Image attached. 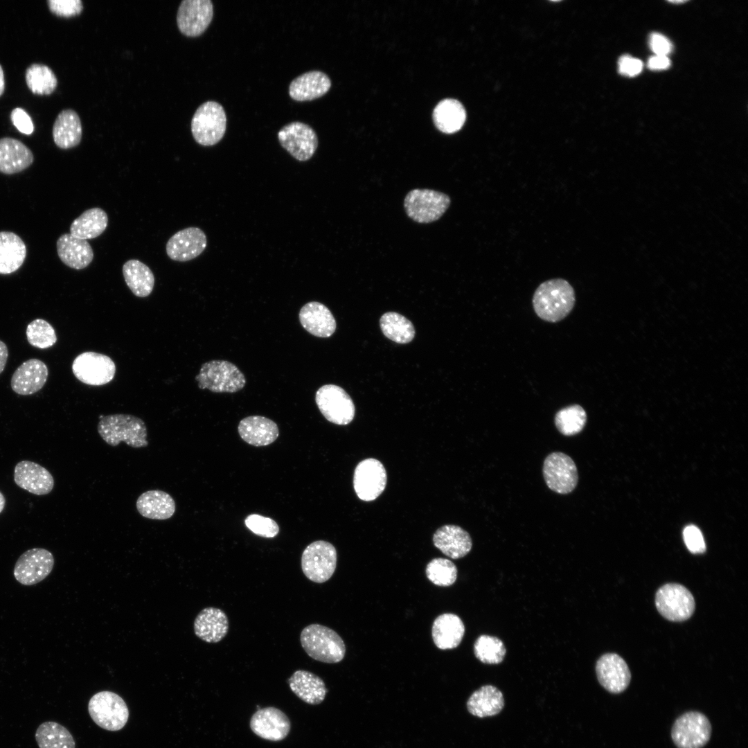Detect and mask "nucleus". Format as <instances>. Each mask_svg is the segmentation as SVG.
<instances>
[{
    "instance_id": "obj_14",
    "label": "nucleus",
    "mask_w": 748,
    "mask_h": 748,
    "mask_svg": "<svg viewBox=\"0 0 748 748\" xmlns=\"http://www.w3.org/2000/svg\"><path fill=\"white\" fill-rule=\"evenodd\" d=\"M278 139L280 145L299 161L310 159L318 147L315 131L299 121L283 126L278 132Z\"/></svg>"
},
{
    "instance_id": "obj_51",
    "label": "nucleus",
    "mask_w": 748,
    "mask_h": 748,
    "mask_svg": "<svg viewBox=\"0 0 748 748\" xmlns=\"http://www.w3.org/2000/svg\"><path fill=\"white\" fill-rule=\"evenodd\" d=\"M650 47L656 55L667 56L671 50V42L660 33H652L650 37Z\"/></svg>"
},
{
    "instance_id": "obj_33",
    "label": "nucleus",
    "mask_w": 748,
    "mask_h": 748,
    "mask_svg": "<svg viewBox=\"0 0 748 748\" xmlns=\"http://www.w3.org/2000/svg\"><path fill=\"white\" fill-rule=\"evenodd\" d=\"M136 506L143 517L157 520L172 517L176 510L173 498L168 493L159 490L142 493L138 497Z\"/></svg>"
},
{
    "instance_id": "obj_36",
    "label": "nucleus",
    "mask_w": 748,
    "mask_h": 748,
    "mask_svg": "<svg viewBox=\"0 0 748 748\" xmlns=\"http://www.w3.org/2000/svg\"><path fill=\"white\" fill-rule=\"evenodd\" d=\"M466 119L463 105L458 100L446 98L440 101L433 112L436 127L442 132L452 134L461 129Z\"/></svg>"
},
{
    "instance_id": "obj_32",
    "label": "nucleus",
    "mask_w": 748,
    "mask_h": 748,
    "mask_svg": "<svg viewBox=\"0 0 748 748\" xmlns=\"http://www.w3.org/2000/svg\"><path fill=\"white\" fill-rule=\"evenodd\" d=\"M80 118L73 109L61 111L55 120L52 135L55 145L63 150L78 145L82 139Z\"/></svg>"
},
{
    "instance_id": "obj_21",
    "label": "nucleus",
    "mask_w": 748,
    "mask_h": 748,
    "mask_svg": "<svg viewBox=\"0 0 748 748\" xmlns=\"http://www.w3.org/2000/svg\"><path fill=\"white\" fill-rule=\"evenodd\" d=\"M14 481L21 488L36 495L50 493L54 479L50 472L33 461L24 460L15 467Z\"/></svg>"
},
{
    "instance_id": "obj_22",
    "label": "nucleus",
    "mask_w": 748,
    "mask_h": 748,
    "mask_svg": "<svg viewBox=\"0 0 748 748\" xmlns=\"http://www.w3.org/2000/svg\"><path fill=\"white\" fill-rule=\"evenodd\" d=\"M48 375L46 365L38 359H30L22 363L14 372L10 386L19 395L35 393L44 386Z\"/></svg>"
},
{
    "instance_id": "obj_3",
    "label": "nucleus",
    "mask_w": 748,
    "mask_h": 748,
    "mask_svg": "<svg viewBox=\"0 0 748 748\" xmlns=\"http://www.w3.org/2000/svg\"><path fill=\"white\" fill-rule=\"evenodd\" d=\"M300 641L305 652L314 660L335 664L340 662L346 653V645L333 630L320 624L305 627L300 634Z\"/></svg>"
},
{
    "instance_id": "obj_23",
    "label": "nucleus",
    "mask_w": 748,
    "mask_h": 748,
    "mask_svg": "<svg viewBox=\"0 0 748 748\" xmlns=\"http://www.w3.org/2000/svg\"><path fill=\"white\" fill-rule=\"evenodd\" d=\"M434 545L452 559L465 556L472 549L470 534L461 527L447 524L438 528L433 535Z\"/></svg>"
},
{
    "instance_id": "obj_56",
    "label": "nucleus",
    "mask_w": 748,
    "mask_h": 748,
    "mask_svg": "<svg viewBox=\"0 0 748 748\" xmlns=\"http://www.w3.org/2000/svg\"><path fill=\"white\" fill-rule=\"evenodd\" d=\"M671 2L674 3H684L685 1H671Z\"/></svg>"
},
{
    "instance_id": "obj_10",
    "label": "nucleus",
    "mask_w": 748,
    "mask_h": 748,
    "mask_svg": "<svg viewBox=\"0 0 748 748\" xmlns=\"http://www.w3.org/2000/svg\"><path fill=\"white\" fill-rule=\"evenodd\" d=\"M315 401L320 412L330 422L346 425L355 417V407L351 398L339 386H322L316 392Z\"/></svg>"
},
{
    "instance_id": "obj_9",
    "label": "nucleus",
    "mask_w": 748,
    "mask_h": 748,
    "mask_svg": "<svg viewBox=\"0 0 748 748\" xmlns=\"http://www.w3.org/2000/svg\"><path fill=\"white\" fill-rule=\"evenodd\" d=\"M711 724L698 711H688L678 717L671 729V738L677 748H702L710 740Z\"/></svg>"
},
{
    "instance_id": "obj_55",
    "label": "nucleus",
    "mask_w": 748,
    "mask_h": 748,
    "mask_svg": "<svg viewBox=\"0 0 748 748\" xmlns=\"http://www.w3.org/2000/svg\"><path fill=\"white\" fill-rule=\"evenodd\" d=\"M6 505V498L4 495L0 492V513L3 511Z\"/></svg>"
},
{
    "instance_id": "obj_8",
    "label": "nucleus",
    "mask_w": 748,
    "mask_h": 748,
    "mask_svg": "<svg viewBox=\"0 0 748 748\" xmlns=\"http://www.w3.org/2000/svg\"><path fill=\"white\" fill-rule=\"evenodd\" d=\"M337 561L335 547L327 541L317 540L304 549L301 555V569L310 580L323 583L332 576Z\"/></svg>"
},
{
    "instance_id": "obj_52",
    "label": "nucleus",
    "mask_w": 748,
    "mask_h": 748,
    "mask_svg": "<svg viewBox=\"0 0 748 748\" xmlns=\"http://www.w3.org/2000/svg\"><path fill=\"white\" fill-rule=\"evenodd\" d=\"M670 60L667 56L654 55L648 60V66L652 70H664L669 67Z\"/></svg>"
},
{
    "instance_id": "obj_35",
    "label": "nucleus",
    "mask_w": 748,
    "mask_h": 748,
    "mask_svg": "<svg viewBox=\"0 0 748 748\" xmlns=\"http://www.w3.org/2000/svg\"><path fill=\"white\" fill-rule=\"evenodd\" d=\"M26 252V247L19 235L10 231H1L0 274H10L19 269Z\"/></svg>"
},
{
    "instance_id": "obj_49",
    "label": "nucleus",
    "mask_w": 748,
    "mask_h": 748,
    "mask_svg": "<svg viewBox=\"0 0 748 748\" xmlns=\"http://www.w3.org/2000/svg\"><path fill=\"white\" fill-rule=\"evenodd\" d=\"M10 119L15 127L22 134L30 135L35 130L29 114L22 108L16 107L10 113Z\"/></svg>"
},
{
    "instance_id": "obj_18",
    "label": "nucleus",
    "mask_w": 748,
    "mask_h": 748,
    "mask_svg": "<svg viewBox=\"0 0 748 748\" xmlns=\"http://www.w3.org/2000/svg\"><path fill=\"white\" fill-rule=\"evenodd\" d=\"M206 245L205 233L198 227L190 226L172 235L166 243V251L171 260L186 262L199 256Z\"/></svg>"
},
{
    "instance_id": "obj_46",
    "label": "nucleus",
    "mask_w": 748,
    "mask_h": 748,
    "mask_svg": "<svg viewBox=\"0 0 748 748\" xmlns=\"http://www.w3.org/2000/svg\"><path fill=\"white\" fill-rule=\"evenodd\" d=\"M244 524L252 533L262 537L272 538L279 532V526L274 519L258 514L248 515Z\"/></svg>"
},
{
    "instance_id": "obj_12",
    "label": "nucleus",
    "mask_w": 748,
    "mask_h": 748,
    "mask_svg": "<svg viewBox=\"0 0 748 748\" xmlns=\"http://www.w3.org/2000/svg\"><path fill=\"white\" fill-rule=\"evenodd\" d=\"M543 476L549 488L562 495L572 492L578 481L574 461L567 454L560 452H552L546 457Z\"/></svg>"
},
{
    "instance_id": "obj_6",
    "label": "nucleus",
    "mask_w": 748,
    "mask_h": 748,
    "mask_svg": "<svg viewBox=\"0 0 748 748\" xmlns=\"http://www.w3.org/2000/svg\"><path fill=\"white\" fill-rule=\"evenodd\" d=\"M88 711L98 726L110 731L123 729L129 718L125 700L116 693L108 691L98 692L91 697Z\"/></svg>"
},
{
    "instance_id": "obj_26",
    "label": "nucleus",
    "mask_w": 748,
    "mask_h": 748,
    "mask_svg": "<svg viewBox=\"0 0 748 748\" xmlns=\"http://www.w3.org/2000/svg\"><path fill=\"white\" fill-rule=\"evenodd\" d=\"M193 628L195 635L202 641L217 643L228 633V618L225 612L219 608L206 607L196 616Z\"/></svg>"
},
{
    "instance_id": "obj_13",
    "label": "nucleus",
    "mask_w": 748,
    "mask_h": 748,
    "mask_svg": "<svg viewBox=\"0 0 748 748\" xmlns=\"http://www.w3.org/2000/svg\"><path fill=\"white\" fill-rule=\"evenodd\" d=\"M75 377L84 384L101 386L111 382L116 373V365L108 356L96 352L78 355L72 364Z\"/></svg>"
},
{
    "instance_id": "obj_5",
    "label": "nucleus",
    "mask_w": 748,
    "mask_h": 748,
    "mask_svg": "<svg viewBox=\"0 0 748 748\" xmlns=\"http://www.w3.org/2000/svg\"><path fill=\"white\" fill-rule=\"evenodd\" d=\"M226 129L224 107L217 102L206 101L195 111L191 121L195 141L203 146H212L223 138Z\"/></svg>"
},
{
    "instance_id": "obj_2",
    "label": "nucleus",
    "mask_w": 748,
    "mask_h": 748,
    "mask_svg": "<svg viewBox=\"0 0 748 748\" xmlns=\"http://www.w3.org/2000/svg\"><path fill=\"white\" fill-rule=\"evenodd\" d=\"M98 432L103 440L111 446H117L121 442L134 448L145 447L148 445L144 421L130 414L100 416Z\"/></svg>"
},
{
    "instance_id": "obj_34",
    "label": "nucleus",
    "mask_w": 748,
    "mask_h": 748,
    "mask_svg": "<svg viewBox=\"0 0 748 748\" xmlns=\"http://www.w3.org/2000/svg\"><path fill=\"white\" fill-rule=\"evenodd\" d=\"M504 706L502 693L497 687L485 685L475 691L467 701V709L478 718L493 716Z\"/></svg>"
},
{
    "instance_id": "obj_30",
    "label": "nucleus",
    "mask_w": 748,
    "mask_h": 748,
    "mask_svg": "<svg viewBox=\"0 0 748 748\" xmlns=\"http://www.w3.org/2000/svg\"><path fill=\"white\" fill-rule=\"evenodd\" d=\"M465 630L464 623L459 616L452 613H445L435 618L431 627V636L438 648L449 650L459 645Z\"/></svg>"
},
{
    "instance_id": "obj_53",
    "label": "nucleus",
    "mask_w": 748,
    "mask_h": 748,
    "mask_svg": "<svg viewBox=\"0 0 748 748\" xmlns=\"http://www.w3.org/2000/svg\"><path fill=\"white\" fill-rule=\"evenodd\" d=\"M8 356V350L6 344L0 340V374L5 368Z\"/></svg>"
},
{
    "instance_id": "obj_11",
    "label": "nucleus",
    "mask_w": 748,
    "mask_h": 748,
    "mask_svg": "<svg viewBox=\"0 0 748 748\" xmlns=\"http://www.w3.org/2000/svg\"><path fill=\"white\" fill-rule=\"evenodd\" d=\"M658 612L671 621H683L693 614L695 603L691 591L684 586L668 583L661 586L655 596Z\"/></svg>"
},
{
    "instance_id": "obj_17",
    "label": "nucleus",
    "mask_w": 748,
    "mask_h": 748,
    "mask_svg": "<svg viewBox=\"0 0 748 748\" xmlns=\"http://www.w3.org/2000/svg\"><path fill=\"white\" fill-rule=\"evenodd\" d=\"M213 16V5L210 0H184L177 14L179 31L188 37L201 35L210 25Z\"/></svg>"
},
{
    "instance_id": "obj_38",
    "label": "nucleus",
    "mask_w": 748,
    "mask_h": 748,
    "mask_svg": "<svg viewBox=\"0 0 748 748\" xmlns=\"http://www.w3.org/2000/svg\"><path fill=\"white\" fill-rule=\"evenodd\" d=\"M108 216L106 212L98 207L84 211L75 218L70 226V233L78 238L93 239L100 235L106 229Z\"/></svg>"
},
{
    "instance_id": "obj_47",
    "label": "nucleus",
    "mask_w": 748,
    "mask_h": 748,
    "mask_svg": "<svg viewBox=\"0 0 748 748\" xmlns=\"http://www.w3.org/2000/svg\"><path fill=\"white\" fill-rule=\"evenodd\" d=\"M51 12L62 17H71L80 14L83 10L81 0H48Z\"/></svg>"
},
{
    "instance_id": "obj_39",
    "label": "nucleus",
    "mask_w": 748,
    "mask_h": 748,
    "mask_svg": "<svg viewBox=\"0 0 748 748\" xmlns=\"http://www.w3.org/2000/svg\"><path fill=\"white\" fill-rule=\"evenodd\" d=\"M35 740L39 748H75L70 731L53 721L44 722L37 727Z\"/></svg>"
},
{
    "instance_id": "obj_31",
    "label": "nucleus",
    "mask_w": 748,
    "mask_h": 748,
    "mask_svg": "<svg viewBox=\"0 0 748 748\" xmlns=\"http://www.w3.org/2000/svg\"><path fill=\"white\" fill-rule=\"evenodd\" d=\"M287 682L292 691L299 699L312 705L321 703L327 693L323 679L308 670H296Z\"/></svg>"
},
{
    "instance_id": "obj_41",
    "label": "nucleus",
    "mask_w": 748,
    "mask_h": 748,
    "mask_svg": "<svg viewBox=\"0 0 748 748\" xmlns=\"http://www.w3.org/2000/svg\"><path fill=\"white\" fill-rule=\"evenodd\" d=\"M25 80L30 91L39 96L51 95L57 85L55 74L44 64L33 63L28 66L25 73Z\"/></svg>"
},
{
    "instance_id": "obj_7",
    "label": "nucleus",
    "mask_w": 748,
    "mask_h": 748,
    "mask_svg": "<svg viewBox=\"0 0 748 748\" xmlns=\"http://www.w3.org/2000/svg\"><path fill=\"white\" fill-rule=\"evenodd\" d=\"M451 200L445 193L430 189H413L404 200V207L409 217L418 223H431L438 220L449 208Z\"/></svg>"
},
{
    "instance_id": "obj_29",
    "label": "nucleus",
    "mask_w": 748,
    "mask_h": 748,
    "mask_svg": "<svg viewBox=\"0 0 748 748\" xmlns=\"http://www.w3.org/2000/svg\"><path fill=\"white\" fill-rule=\"evenodd\" d=\"M31 150L21 141L11 137L0 139V172L12 175L28 168L33 162Z\"/></svg>"
},
{
    "instance_id": "obj_15",
    "label": "nucleus",
    "mask_w": 748,
    "mask_h": 748,
    "mask_svg": "<svg viewBox=\"0 0 748 748\" xmlns=\"http://www.w3.org/2000/svg\"><path fill=\"white\" fill-rule=\"evenodd\" d=\"M55 560L53 554L43 548H33L17 560L13 574L20 584L30 586L44 580L51 572Z\"/></svg>"
},
{
    "instance_id": "obj_45",
    "label": "nucleus",
    "mask_w": 748,
    "mask_h": 748,
    "mask_svg": "<svg viewBox=\"0 0 748 748\" xmlns=\"http://www.w3.org/2000/svg\"><path fill=\"white\" fill-rule=\"evenodd\" d=\"M26 334L28 343L40 349L48 348L57 341L55 329L48 321L42 319L32 321L27 326Z\"/></svg>"
},
{
    "instance_id": "obj_1",
    "label": "nucleus",
    "mask_w": 748,
    "mask_h": 748,
    "mask_svg": "<svg viewBox=\"0 0 748 748\" xmlns=\"http://www.w3.org/2000/svg\"><path fill=\"white\" fill-rule=\"evenodd\" d=\"M533 307L542 320L555 323L564 319L576 303L575 291L563 278H552L542 283L535 290Z\"/></svg>"
},
{
    "instance_id": "obj_25",
    "label": "nucleus",
    "mask_w": 748,
    "mask_h": 748,
    "mask_svg": "<svg viewBox=\"0 0 748 748\" xmlns=\"http://www.w3.org/2000/svg\"><path fill=\"white\" fill-rule=\"evenodd\" d=\"M57 255L61 261L72 269H83L92 262L94 256L90 244L71 233L62 234L56 242Z\"/></svg>"
},
{
    "instance_id": "obj_28",
    "label": "nucleus",
    "mask_w": 748,
    "mask_h": 748,
    "mask_svg": "<svg viewBox=\"0 0 748 748\" xmlns=\"http://www.w3.org/2000/svg\"><path fill=\"white\" fill-rule=\"evenodd\" d=\"M331 87V80L323 72L311 71L294 78L289 86V95L296 101H309L325 95Z\"/></svg>"
},
{
    "instance_id": "obj_19",
    "label": "nucleus",
    "mask_w": 748,
    "mask_h": 748,
    "mask_svg": "<svg viewBox=\"0 0 748 748\" xmlns=\"http://www.w3.org/2000/svg\"><path fill=\"white\" fill-rule=\"evenodd\" d=\"M596 673L600 684L612 693L624 691L631 680L628 666L615 653L602 655L596 662Z\"/></svg>"
},
{
    "instance_id": "obj_50",
    "label": "nucleus",
    "mask_w": 748,
    "mask_h": 748,
    "mask_svg": "<svg viewBox=\"0 0 748 748\" xmlns=\"http://www.w3.org/2000/svg\"><path fill=\"white\" fill-rule=\"evenodd\" d=\"M642 68L643 64L639 59L629 55H623L619 59L618 71L623 75L635 76L641 73Z\"/></svg>"
},
{
    "instance_id": "obj_16",
    "label": "nucleus",
    "mask_w": 748,
    "mask_h": 748,
    "mask_svg": "<svg viewBox=\"0 0 748 748\" xmlns=\"http://www.w3.org/2000/svg\"><path fill=\"white\" fill-rule=\"evenodd\" d=\"M386 481V469L377 459H364L355 469L354 490L362 501H371L377 499L384 490Z\"/></svg>"
},
{
    "instance_id": "obj_43",
    "label": "nucleus",
    "mask_w": 748,
    "mask_h": 748,
    "mask_svg": "<svg viewBox=\"0 0 748 748\" xmlns=\"http://www.w3.org/2000/svg\"><path fill=\"white\" fill-rule=\"evenodd\" d=\"M474 652L475 657L483 664H498L504 660L506 650L500 639L482 634L475 641Z\"/></svg>"
},
{
    "instance_id": "obj_42",
    "label": "nucleus",
    "mask_w": 748,
    "mask_h": 748,
    "mask_svg": "<svg viewBox=\"0 0 748 748\" xmlns=\"http://www.w3.org/2000/svg\"><path fill=\"white\" fill-rule=\"evenodd\" d=\"M554 420L562 434L573 436L580 433L585 426L587 413L580 405L573 404L559 410L555 413Z\"/></svg>"
},
{
    "instance_id": "obj_27",
    "label": "nucleus",
    "mask_w": 748,
    "mask_h": 748,
    "mask_svg": "<svg viewBox=\"0 0 748 748\" xmlns=\"http://www.w3.org/2000/svg\"><path fill=\"white\" fill-rule=\"evenodd\" d=\"M238 431L244 441L256 447L268 445L279 435L276 423L261 416H251L242 419Z\"/></svg>"
},
{
    "instance_id": "obj_54",
    "label": "nucleus",
    "mask_w": 748,
    "mask_h": 748,
    "mask_svg": "<svg viewBox=\"0 0 748 748\" xmlns=\"http://www.w3.org/2000/svg\"><path fill=\"white\" fill-rule=\"evenodd\" d=\"M6 89V80L3 69L0 64V96L3 95Z\"/></svg>"
},
{
    "instance_id": "obj_20",
    "label": "nucleus",
    "mask_w": 748,
    "mask_h": 748,
    "mask_svg": "<svg viewBox=\"0 0 748 748\" xmlns=\"http://www.w3.org/2000/svg\"><path fill=\"white\" fill-rule=\"evenodd\" d=\"M249 725L256 735L274 742L285 739L291 728L285 713L272 706L258 709L251 718Z\"/></svg>"
},
{
    "instance_id": "obj_37",
    "label": "nucleus",
    "mask_w": 748,
    "mask_h": 748,
    "mask_svg": "<svg viewBox=\"0 0 748 748\" xmlns=\"http://www.w3.org/2000/svg\"><path fill=\"white\" fill-rule=\"evenodd\" d=\"M126 285L138 297L149 296L154 288V276L148 266L136 259L126 261L122 268Z\"/></svg>"
},
{
    "instance_id": "obj_44",
    "label": "nucleus",
    "mask_w": 748,
    "mask_h": 748,
    "mask_svg": "<svg viewBox=\"0 0 748 748\" xmlns=\"http://www.w3.org/2000/svg\"><path fill=\"white\" fill-rule=\"evenodd\" d=\"M426 576L434 585L448 587L457 578V568L449 560L442 558L432 559L426 567Z\"/></svg>"
},
{
    "instance_id": "obj_40",
    "label": "nucleus",
    "mask_w": 748,
    "mask_h": 748,
    "mask_svg": "<svg viewBox=\"0 0 748 748\" xmlns=\"http://www.w3.org/2000/svg\"><path fill=\"white\" fill-rule=\"evenodd\" d=\"M380 325L383 334L398 344H407L414 338L413 323L399 313H384L380 318Z\"/></svg>"
},
{
    "instance_id": "obj_48",
    "label": "nucleus",
    "mask_w": 748,
    "mask_h": 748,
    "mask_svg": "<svg viewBox=\"0 0 748 748\" xmlns=\"http://www.w3.org/2000/svg\"><path fill=\"white\" fill-rule=\"evenodd\" d=\"M683 537L687 549L693 553H702L706 550V544L702 533L699 528L694 525L685 527Z\"/></svg>"
},
{
    "instance_id": "obj_24",
    "label": "nucleus",
    "mask_w": 748,
    "mask_h": 748,
    "mask_svg": "<svg viewBox=\"0 0 748 748\" xmlns=\"http://www.w3.org/2000/svg\"><path fill=\"white\" fill-rule=\"evenodd\" d=\"M299 317L303 328L314 336L329 337L336 330L335 317L321 303L312 301L305 304L300 310Z\"/></svg>"
},
{
    "instance_id": "obj_4",
    "label": "nucleus",
    "mask_w": 748,
    "mask_h": 748,
    "mask_svg": "<svg viewBox=\"0 0 748 748\" xmlns=\"http://www.w3.org/2000/svg\"><path fill=\"white\" fill-rule=\"evenodd\" d=\"M198 387L215 393H234L246 384L244 374L231 362L211 360L204 363L195 377Z\"/></svg>"
}]
</instances>
